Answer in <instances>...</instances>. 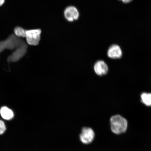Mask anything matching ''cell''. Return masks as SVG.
<instances>
[{
	"instance_id": "cell-1",
	"label": "cell",
	"mask_w": 151,
	"mask_h": 151,
	"mask_svg": "<svg viewBox=\"0 0 151 151\" xmlns=\"http://www.w3.org/2000/svg\"><path fill=\"white\" fill-rule=\"evenodd\" d=\"M110 122L111 131L116 134L123 133L127 129V121L120 115H114L111 117Z\"/></svg>"
},
{
	"instance_id": "cell-2",
	"label": "cell",
	"mask_w": 151,
	"mask_h": 151,
	"mask_svg": "<svg viewBox=\"0 0 151 151\" xmlns=\"http://www.w3.org/2000/svg\"><path fill=\"white\" fill-rule=\"evenodd\" d=\"M41 33V31L39 29L26 30V42L28 45L37 46L40 41Z\"/></svg>"
},
{
	"instance_id": "cell-3",
	"label": "cell",
	"mask_w": 151,
	"mask_h": 151,
	"mask_svg": "<svg viewBox=\"0 0 151 151\" xmlns=\"http://www.w3.org/2000/svg\"><path fill=\"white\" fill-rule=\"evenodd\" d=\"M95 137V133L91 128L84 127L81 130L80 135V140L84 144H88L92 142Z\"/></svg>"
},
{
	"instance_id": "cell-4",
	"label": "cell",
	"mask_w": 151,
	"mask_h": 151,
	"mask_svg": "<svg viewBox=\"0 0 151 151\" xmlns=\"http://www.w3.org/2000/svg\"><path fill=\"white\" fill-rule=\"evenodd\" d=\"M80 14L76 7L70 6L66 8L64 11V16L69 22H73L79 18Z\"/></svg>"
},
{
	"instance_id": "cell-5",
	"label": "cell",
	"mask_w": 151,
	"mask_h": 151,
	"mask_svg": "<svg viewBox=\"0 0 151 151\" xmlns=\"http://www.w3.org/2000/svg\"><path fill=\"white\" fill-rule=\"evenodd\" d=\"M93 70L96 75L101 76L106 75L108 73L109 69L106 63L103 60H100L94 64Z\"/></svg>"
},
{
	"instance_id": "cell-6",
	"label": "cell",
	"mask_w": 151,
	"mask_h": 151,
	"mask_svg": "<svg viewBox=\"0 0 151 151\" xmlns=\"http://www.w3.org/2000/svg\"><path fill=\"white\" fill-rule=\"evenodd\" d=\"M107 55L111 59H116L120 58L122 55V49L118 45H111L107 50Z\"/></svg>"
},
{
	"instance_id": "cell-7",
	"label": "cell",
	"mask_w": 151,
	"mask_h": 151,
	"mask_svg": "<svg viewBox=\"0 0 151 151\" xmlns=\"http://www.w3.org/2000/svg\"><path fill=\"white\" fill-rule=\"evenodd\" d=\"M0 113L2 117L5 120H10L14 116L12 111L6 107H2Z\"/></svg>"
},
{
	"instance_id": "cell-8",
	"label": "cell",
	"mask_w": 151,
	"mask_h": 151,
	"mask_svg": "<svg viewBox=\"0 0 151 151\" xmlns=\"http://www.w3.org/2000/svg\"><path fill=\"white\" fill-rule=\"evenodd\" d=\"M142 102L147 106H151V93L143 92L141 94Z\"/></svg>"
},
{
	"instance_id": "cell-9",
	"label": "cell",
	"mask_w": 151,
	"mask_h": 151,
	"mask_svg": "<svg viewBox=\"0 0 151 151\" xmlns=\"http://www.w3.org/2000/svg\"><path fill=\"white\" fill-rule=\"evenodd\" d=\"M26 30L20 27H17L14 29V32L17 37H25Z\"/></svg>"
},
{
	"instance_id": "cell-10",
	"label": "cell",
	"mask_w": 151,
	"mask_h": 151,
	"mask_svg": "<svg viewBox=\"0 0 151 151\" xmlns=\"http://www.w3.org/2000/svg\"><path fill=\"white\" fill-rule=\"evenodd\" d=\"M6 130V127L4 122L0 120V135L3 134Z\"/></svg>"
},
{
	"instance_id": "cell-11",
	"label": "cell",
	"mask_w": 151,
	"mask_h": 151,
	"mask_svg": "<svg viewBox=\"0 0 151 151\" xmlns=\"http://www.w3.org/2000/svg\"><path fill=\"white\" fill-rule=\"evenodd\" d=\"M120 1H121L124 3H127L130 2L132 0H120Z\"/></svg>"
},
{
	"instance_id": "cell-12",
	"label": "cell",
	"mask_w": 151,
	"mask_h": 151,
	"mask_svg": "<svg viewBox=\"0 0 151 151\" xmlns=\"http://www.w3.org/2000/svg\"><path fill=\"white\" fill-rule=\"evenodd\" d=\"M5 0H0V6L3 5L5 3Z\"/></svg>"
}]
</instances>
